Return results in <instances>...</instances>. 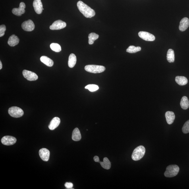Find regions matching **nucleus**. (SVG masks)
Listing matches in <instances>:
<instances>
[{
	"instance_id": "nucleus-1",
	"label": "nucleus",
	"mask_w": 189,
	"mask_h": 189,
	"mask_svg": "<svg viewBox=\"0 0 189 189\" xmlns=\"http://www.w3.org/2000/svg\"><path fill=\"white\" fill-rule=\"evenodd\" d=\"M78 9L83 15L87 18H91L95 15L94 10L81 1H79L77 3Z\"/></svg>"
},
{
	"instance_id": "nucleus-2",
	"label": "nucleus",
	"mask_w": 189,
	"mask_h": 189,
	"mask_svg": "<svg viewBox=\"0 0 189 189\" xmlns=\"http://www.w3.org/2000/svg\"><path fill=\"white\" fill-rule=\"evenodd\" d=\"M145 153V149L144 146H140L137 147L133 152L132 158L134 161L140 160L144 157Z\"/></svg>"
},
{
	"instance_id": "nucleus-3",
	"label": "nucleus",
	"mask_w": 189,
	"mask_h": 189,
	"mask_svg": "<svg viewBox=\"0 0 189 189\" xmlns=\"http://www.w3.org/2000/svg\"><path fill=\"white\" fill-rule=\"evenodd\" d=\"M179 170V167L177 165H170L166 169L164 176L168 178L174 177L177 175Z\"/></svg>"
},
{
	"instance_id": "nucleus-4",
	"label": "nucleus",
	"mask_w": 189,
	"mask_h": 189,
	"mask_svg": "<svg viewBox=\"0 0 189 189\" xmlns=\"http://www.w3.org/2000/svg\"><path fill=\"white\" fill-rule=\"evenodd\" d=\"M85 70L90 73H99L104 72L105 68L104 66L96 65H88L85 66Z\"/></svg>"
},
{
	"instance_id": "nucleus-5",
	"label": "nucleus",
	"mask_w": 189,
	"mask_h": 189,
	"mask_svg": "<svg viewBox=\"0 0 189 189\" xmlns=\"http://www.w3.org/2000/svg\"><path fill=\"white\" fill-rule=\"evenodd\" d=\"M8 113L12 117L19 118L23 115L24 112L20 108L17 107H12L8 110Z\"/></svg>"
},
{
	"instance_id": "nucleus-6",
	"label": "nucleus",
	"mask_w": 189,
	"mask_h": 189,
	"mask_svg": "<svg viewBox=\"0 0 189 189\" xmlns=\"http://www.w3.org/2000/svg\"><path fill=\"white\" fill-rule=\"evenodd\" d=\"M67 25L65 22L61 20H58L54 22L53 24L50 26L49 28L51 30H59L65 28Z\"/></svg>"
},
{
	"instance_id": "nucleus-7",
	"label": "nucleus",
	"mask_w": 189,
	"mask_h": 189,
	"mask_svg": "<svg viewBox=\"0 0 189 189\" xmlns=\"http://www.w3.org/2000/svg\"><path fill=\"white\" fill-rule=\"evenodd\" d=\"M22 74L24 77L28 81H36L38 78V75L34 72L26 70L23 71Z\"/></svg>"
},
{
	"instance_id": "nucleus-8",
	"label": "nucleus",
	"mask_w": 189,
	"mask_h": 189,
	"mask_svg": "<svg viewBox=\"0 0 189 189\" xmlns=\"http://www.w3.org/2000/svg\"><path fill=\"white\" fill-rule=\"evenodd\" d=\"M22 27L23 30L24 31L31 32L34 30L35 25L32 20L29 19L23 22Z\"/></svg>"
},
{
	"instance_id": "nucleus-9",
	"label": "nucleus",
	"mask_w": 189,
	"mask_h": 189,
	"mask_svg": "<svg viewBox=\"0 0 189 189\" xmlns=\"http://www.w3.org/2000/svg\"><path fill=\"white\" fill-rule=\"evenodd\" d=\"M138 36L141 38L146 41H152L155 40V37L153 35L144 31L139 32Z\"/></svg>"
},
{
	"instance_id": "nucleus-10",
	"label": "nucleus",
	"mask_w": 189,
	"mask_h": 189,
	"mask_svg": "<svg viewBox=\"0 0 189 189\" xmlns=\"http://www.w3.org/2000/svg\"><path fill=\"white\" fill-rule=\"evenodd\" d=\"M16 139L13 137L7 136L3 137L1 140V143L4 145L9 146L15 144Z\"/></svg>"
},
{
	"instance_id": "nucleus-11",
	"label": "nucleus",
	"mask_w": 189,
	"mask_h": 189,
	"mask_svg": "<svg viewBox=\"0 0 189 189\" xmlns=\"http://www.w3.org/2000/svg\"><path fill=\"white\" fill-rule=\"evenodd\" d=\"M26 8V5L24 2H21L20 4L19 7L18 8H14L12 10V12L14 15L18 16L22 15L25 12V8Z\"/></svg>"
},
{
	"instance_id": "nucleus-12",
	"label": "nucleus",
	"mask_w": 189,
	"mask_h": 189,
	"mask_svg": "<svg viewBox=\"0 0 189 189\" xmlns=\"http://www.w3.org/2000/svg\"><path fill=\"white\" fill-rule=\"evenodd\" d=\"M35 12L37 14H40L42 13L43 10V5L41 0H34L33 2Z\"/></svg>"
},
{
	"instance_id": "nucleus-13",
	"label": "nucleus",
	"mask_w": 189,
	"mask_h": 189,
	"mask_svg": "<svg viewBox=\"0 0 189 189\" xmlns=\"http://www.w3.org/2000/svg\"><path fill=\"white\" fill-rule=\"evenodd\" d=\"M39 155L42 160L47 161L49 160L50 152L49 149L46 148H42L39 151Z\"/></svg>"
},
{
	"instance_id": "nucleus-14",
	"label": "nucleus",
	"mask_w": 189,
	"mask_h": 189,
	"mask_svg": "<svg viewBox=\"0 0 189 189\" xmlns=\"http://www.w3.org/2000/svg\"><path fill=\"white\" fill-rule=\"evenodd\" d=\"M189 26V20L188 18L182 19L180 22L179 29L181 31L183 32L188 28Z\"/></svg>"
},
{
	"instance_id": "nucleus-15",
	"label": "nucleus",
	"mask_w": 189,
	"mask_h": 189,
	"mask_svg": "<svg viewBox=\"0 0 189 189\" xmlns=\"http://www.w3.org/2000/svg\"><path fill=\"white\" fill-rule=\"evenodd\" d=\"M60 119L58 117H54L51 120L49 126V128L50 130H53L55 129L59 125L60 123Z\"/></svg>"
},
{
	"instance_id": "nucleus-16",
	"label": "nucleus",
	"mask_w": 189,
	"mask_h": 189,
	"mask_svg": "<svg viewBox=\"0 0 189 189\" xmlns=\"http://www.w3.org/2000/svg\"><path fill=\"white\" fill-rule=\"evenodd\" d=\"M165 116L167 123L169 124L173 123L175 118V115L173 112L168 111L166 112Z\"/></svg>"
},
{
	"instance_id": "nucleus-17",
	"label": "nucleus",
	"mask_w": 189,
	"mask_h": 189,
	"mask_svg": "<svg viewBox=\"0 0 189 189\" xmlns=\"http://www.w3.org/2000/svg\"><path fill=\"white\" fill-rule=\"evenodd\" d=\"M19 42V39L15 35H12L10 37L8 41V44L10 46L14 47L17 45Z\"/></svg>"
},
{
	"instance_id": "nucleus-18",
	"label": "nucleus",
	"mask_w": 189,
	"mask_h": 189,
	"mask_svg": "<svg viewBox=\"0 0 189 189\" xmlns=\"http://www.w3.org/2000/svg\"><path fill=\"white\" fill-rule=\"evenodd\" d=\"M177 84L181 86L186 85L188 82V79L183 76H177L175 78Z\"/></svg>"
},
{
	"instance_id": "nucleus-19",
	"label": "nucleus",
	"mask_w": 189,
	"mask_h": 189,
	"mask_svg": "<svg viewBox=\"0 0 189 189\" xmlns=\"http://www.w3.org/2000/svg\"><path fill=\"white\" fill-rule=\"evenodd\" d=\"M40 61L48 67H51L54 65L52 60L45 56H43L40 58Z\"/></svg>"
},
{
	"instance_id": "nucleus-20",
	"label": "nucleus",
	"mask_w": 189,
	"mask_h": 189,
	"mask_svg": "<svg viewBox=\"0 0 189 189\" xmlns=\"http://www.w3.org/2000/svg\"><path fill=\"white\" fill-rule=\"evenodd\" d=\"M72 140L75 141H78L81 139L80 132L78 128H76L74 130L72 133Z\"/></svg>"
},
{
	"instance_id": "nucleus-21",
	"label": "nucleus",
	"mask_w": 189,
	"mask_h": 189,
	"mask_svg": "<svg viewBox=\"0 0 189 189\" xmlns=\"http://www.w3.org/2000/svg\"><path fill=\"white\" fill-rule=\"evenodd\" d=\"M76 57L74 54H70L68 59V65L70 68H73L76 62Z\"/></svg>"
},
{
	"instance_id": "nucleus-22",
	"label": "nucleus",
	"mask_w": 189,
	"mask_h": 189,
	"mask_svg": "<svg viewBox=\"0 0 189 189\" xmlns=\"http://www.w3.org/2000/svg\"><path fill=\"white\" fill-rule=\"evenodd\" d=\"M180 105L183 109L186 110L189 107V101L186 96L183 97L181 100Z\"/></svg>"
},
{
	"instance_id": "nucleus-23",
	"label": "nucleus",
	"mask_w": 189,
	"mask_h": 189,
	"mask_svg": "<svg viewBox=\"0 0 189 189\" xmlns=\"http://www.w3.org/2000/svg\"><path fill=\"white\" fill-rule=\"evenodd\" d=\"M99 163L104 169L106 170H109L111 167V162L108 159L107 157H105L103 159V162L99 161Z\"/></svg>"
},
{
	"instance_id": "nucleus-24",
	"label": "nucleus",
	"mask_w": 189,
	"mask_h": 189,
	"mask_svg": "<svg viewBox=\"0 0 189 189\" xmlns=\"http://www.w3.org/2000/svg\"><path fill=\"white\" fill-rule=\"evenodd\" d=\"M167 59L170 63H173L175 60L174 51L173 49H170L168 51L167 55Z\"/></svg>"
},
{
	"instance_id": "nucleus-25",
	"label": "nucleus",
	"mask_w": 189,
	"mask_h": 189,
	"mask_svg": "<svg viewBox=\"0 0 189 189\" xmlns=\"http://www.w3.org/2000/svg\"><path fill=\"white\" fill-rule=\"evenodd\" d=\"M99 38V35L95 33H91L89 34L88 36V43L90 45H92L94 43L95 41L97 40Z\"/></svg>"
},
{
	"instance_id": "nucleus-26",
	"label": "nucleus",
	"mask_w": 189,
	"mask_h": 189,
	"mask_svg": "<svg viewBox=\"0 0 189 189\" xmlns=\"http://www.w3.org/2000/svg\"><path fill=\"white\" fill-rule=\"evenodd\" d=\"M141 48L140 47H135L134 46H130L126 49L127 52L130 53H134L141 51Z\"/></svg>"
},
{
	"instance_id": "nucleus-27",
	"label": "nucleus",
	"mask_w": 189,
	"mask_h": 189,
	"mask_svg": "<svg viewBox=\"0 0 189 189\" xmlns=\"http://www.w3.org/2000/svg\"><path fill=\"white\" fill-rule=\"evenodd\" d=\"M50 48L52 50L56 52H59L61 51V46L57 43H51L50 45Z\"/></svg>"
},
{
	"instance_id": "nucleus-28",
	"label": "nucleus",
	"mask_w": 189,
	"mask_h": 189,
	"mask_svg": "<svg viewBox=\"0 0 189 189\" xmlns=\"http://www.w3.org/2000/svg\"><path fill=\"white\" fill-rule=\"evenodd\" d=\"M85 88L88 89L91 92H94L98 90L99 87L95 84H89L85 87Z\"/></svg>"
},
{
	"instance_id": "nucleus-29",
	"label": "nucleus",
	"mask_w": 189,
	"mask_h": 189,
	"mask_svg": "<svg viewBox=\"0 0 189 189\" xmlns=\"http://www.w3.org/2000/svg\"><path fill=\"white\" fill-rule=\"evenodd\" d=\"M182 131L185 134L189 133V120L185 123L182 128Z\"/></svg>"
},
{
	"instance_id": "nucleus-30",
	"label": "nucleus",
	"mask_w": 189,
	"mask_h": 189,
	"mask_svg": "<svg viewBox=\"0 0 189 189\" xmlns=\"http://www.w3.org/2000/svg\"><path fill=\"white\" fill-rule=\"evenodd\" d=\"M6 30V27L4 25H1L0 26V37H2L5 34V32Z\"/></svg>"
},
{
	"instance_id": "nucleus-31",
	"label": "nucleus",
	"mask_w": 189,
	"mask_h": 189,
	"mask_svg": "<svg viewBox=\"0 0 189 189\" xmlns=\"http://www.w3.org/2000/svg\"><path fill=\"white\" fill-rule=\"evenodd\" d=\"M65 185L66 188L67 189H74L72 188L73 186V185L71 182H66Z\"/></svg>"
},
{
	"instance_id": "nucleus-32",
	"label": "nucleus",
	"mask_w": 189,
	"mask_h": 189,
	"mask_svg": "<svg viewBox=\"0 0 189 189\" xmlns=\"http://www.w3.org/2000/svg\"><path fill=\"white\" fill-rule=\"evenodd\" d=\"M93 160H94V161L96 162L99 163V161H99V157L97 156H95L93 157Z\"/></svg>"
},
{
	"instance_id": "nucleus-33",
	"label": "nucleus",
	"mask_w": 189,
	"mask_h": 189,
	"mask_svg": "<svg viewBox=\"0 0 189 189\" xmlns=\"http://www.w3.org/2000/svg\"><path fill=\"white\" fill-rule=\"evenodd\" d=\"M2 68V64L1 62L0 61V69H1Z\"/></svg>"
}]
</instances>
